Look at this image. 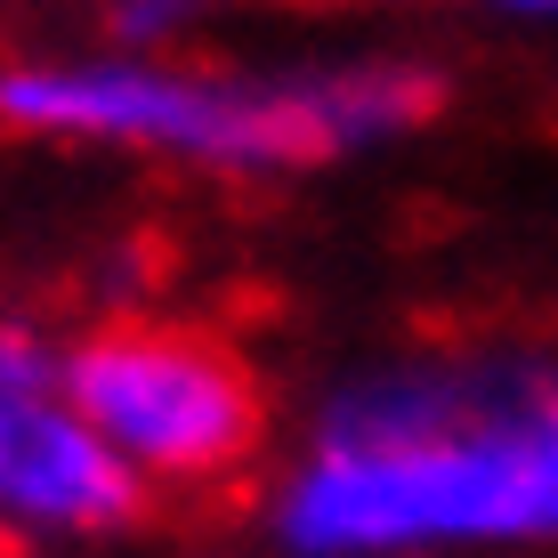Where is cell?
<instances>
[{
	"label": "cell",
	"instance_id": "1",
	"mask_svg": "<svg viewBox=\"0 0 558 558\" xmlns=\"http://www.w3.org/2000/svg\"><path fill=\"white\" fill-rule=\"evenodd\" d=\"M437 106L421 73H356V82L307 89H219L138 65H16L0 73V122L9 130H73V138H146L227 162H316V154L405 130Z\"/></svg>",
	"mask_w": 558,
	"mask_h": 558
},
{
	"label": "cell",
	"instance_id": "2",
	"mask_svg": "<svg viewBox=\"0 0 558 558\" xmlns=\"http://www.w3.org/2000/svg\"><path fill=\"white\" fill-rule=\"evenodd\" d=\"M65 405L138 477H170V486L243 470L267 429L252 364L186 324H106L65 356Z\"/></svg>",
	"mask_w": 558,
	"mask_h": 558
},
{
	"label": "cell",
	"instance_id": "3",
	"mask_svg": "<svg viewBox=\"0 0 558 558\" xmlns=\"http://www.w3.org/2000/svg\"><path fill=\"white\" fill-rule=\"evenodd\" d=\"M558 518V446L340 453L300 494L307 543H380L421 526H543Z\"/></svg>",
	"mask_w": 558,
	"mask_h": 558
},
{
	"label": "cell",
	"instance_id": "4",
	"mask_svg": "<svg viewBox=\"0 0 558 558\" xmlns=\"http://www.w3.org/2000/svg\"><path fill=\"white\" fill-rule=\"evenodd\" d=\"M0 510L49 526H122L146 510V486L73 405H49V389H0Z\"/></svg>",
	"mask_w": 558,
	"mask_h": 558
},
{
	"label": "cell",
	"instance_id": "5",
	"mask_svg": "<svg viewBox=\"0 0 558 558\" xmlns=\"http://www.w3.org/2000/svg\"><path fill=\"white\" fill-rule=\"evenodd\" d=\"M49 380H57V364L41 356V340L0 332V389H49Z\"/></svg>",
	"mask_w": 558,
	"mask_h": 558
}]
</instances>
